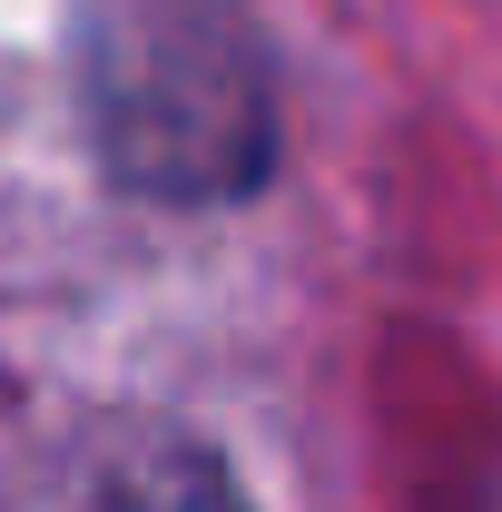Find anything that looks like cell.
<instances>
[{
    "label": "cell",
    "mask_w": 502,
    "mask_h": 512,
    "mask_svg": "<svg viewBox=\"0 0 502 512\" xmlns=\"http://www.w3.org/2000/svg\"><path fill=\"white\" fill-rule=\"evenodd\" d=\"M79 109L148 207H237L276 178V69L227 0H89Z\"/></svg>",
    "instance_id": "obj_1"
}]
</instances>
